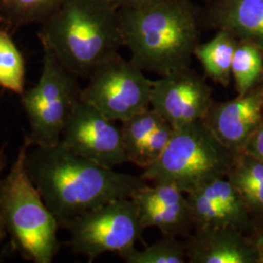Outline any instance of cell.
<instances>
[{"mask_svg": "<svg viewBox=\"0 0 263 263\" xmlns=\"http://www.w3.org/2000/svg\"><path fill=\"white\" fill-rule=\"evenodd\" d=\"M26 167L63 229L86 212L113 200L132 198L147 184L141 176L101 166L76 154L61 141L53 146L29 148Z\"/></svg>", "mask_w": 263, "mask_h": 263, "instance_id": "6da1fadb", "label": "cell"}, {"mask_svg": "<svg viewBox=\"0 0 263 263\" xmlns=\"http://www.w3.org/2000/svg\"><path fill=\"white\" fill-rule=\"evenodd\" d=\"M122 45L142 70L163 76L189 67L198 46L196 15L184 0H161L121 9Z\"/></svg>", "mask_w": 263, "mask_h": 263, "instance_id": "7a4b0ae2", "label": "cell"}, {"mask_svg": "<svg viewBox=\"0 0 263 263\" xmlns=\"http://www.w3.org/2000/svg\"><path fill=\"white\" fill-rule=\"evenodd\" d=\"M41 41L71 73L89 77L122 46L118 14L106 0H66Z\"/></svg>", "mask_w": 263, "mask_h": 263, "instance_id": "3957f363", "label": "cell"}, {"mask_svg": "<svg viewBox=\"0 0 263 263\" xmlns=\"http://www.w3.org/2000/svg\"><path fill=\"white\" fill-rule=\"evenodd\" d=\"M31 146L26 135L9 173L0 179V213L14 249L26 260L51 263L60 248V226L28 175L26 157Z\"/></svg>", "mask_w": 263, "mask_h": 263, "instance_id": "277c9868", "label": "cell"}, {"mask_svg": "<svg viewBox=\"0 0 263 263\" xmlns=\"http://www.w3.org/2000/svg\"><path fill=\"white\" fill-rule=\"evenodd\" d=\"M236 153L218 141L201 120L175 129L158 160L143 169L141 176L153 183H173L188 194L226 177Z\"/></svg>", "mask_w": 263, "mask_h": 263, "instance_id": "5b68a950", "label": "cell"}, {"mask_svg": "<svg viewBox=\"0 0 263 263\" xmlns=\"http://www.w3.org/2000/svg\"><path fill=\"white\" fill-rule=\"evenodd\" d=\"M42 42V41H41ZM43 68L37 84L22 95L32 145L53 146L60 142L66 119L80 99L76 76L64 66L46 43Z\"/></svg>", "mask_w": 263, "mask_h": 263, "instance_id": "8992f818", "label": "cell"}, {"mask_svg": "<svg viewBox=\"0 0 263 263\" xmlns=\"http://www.w3.org/2000/svg\"><path fill=\"white\" fill-rule=\"evenodd\" d=\"M74 254L93 262L106 253L120 254L135 248L143 230L139 208L132 198L113 200L76 217L67 226Z\"/></svg>", "mask_w": 263, "mask_h": 263, "instance_id": "52a82bcc", "label": "cell"}, {"mask_svg": "<svg viewBox=\"0 0 263 263\" xmlns=\"http://www.w3.org/2000/svg\"><path fill=\"white\" fill-rule=\"evenodd\" d=\"M80 98L113 121L124 122L151 106L153 81L131 60L118 54L105 60L88 77Z\"/></svg>", "mask_w": 263, "mask_h": 263, "instance_id": "ba28073f", "label": "cell"}, {"mask_svg": "<svg viewBox=\"0 0 263 263\" xmlns=\"http://www.w3.org/2000/svg\"><path fill=\"white\" fill-rule=\"evenodd\" d=\"M60 141L76 154L106 168L128 162L120 127L81 98L66 119Z\"/></svg>", "mask_w": 263, "mask_h": 263, "instance_id": "9c48e42d", "label": "cell"}, {"mask_svg": "<svg viewBox=\"0 0 263 263\" xmlns=\"http://www.w3.org/2000/svg\"><path fill=\"white\" fill-rule=\"evenodd\" d=\"M213 91L202 76L189 67L153 81L151 106L174 129L205 118L213 104Z\"/></svg>", "mask_w": 263, "mask_h": 263, "instance_id": "30bf717a", "label": "cell"}, {"mask_svg": "<svg viewBox=\"0 0 263 263\" xmlns=\"http://www.w3.org/2000/svg\"><path fill=\"white\" fill-rule=\"evenodd\" d=\"M263 120V91L211 105L204 123L229 151L240 152Z\"/></svg>", "mask_w": 263, "mask_h": 263, "instance_id": "8fae6325", "label": "cell"}, {"mask_svg": "<svg viewBox=\"0 0 263 263\" xmlns=\"http://www.w3.org/2000/svg\"><path fill=\"white\" fill-rule=\"evenodd\" d=\"M186 257L190 263L257 262L254 244L232 227L198 228L186 243Z\"/></svg>", "mask_w": 263, "mask_h": 263, "instance_id": "7c38bea8", "label": "cell"}, {"mask_svg": "<svg viewBox=\"0 0 263 263\" xmlns=\"http://www.w3.org/2000/svg\"><path fill=\"white\" fill-rule=\"evenodd\" d=\"M215 18L219 29L263 41V0H224Z\"/></svg>", "mask_w": 263, "mask_h": 263, "instance_id": "4fadbf2b", "label": "cell"}, {"mask_svg": "<svg viewBox=\"0 0 263 263\" xmlns=\"http://www.w3.org/2000/svg\"><path fill=\"white\" fill-rule=\"evenodd\" d=\"M237 47L234 35L219 29L215 37L204 44H198L194 56L205 69L207 76L218 84L227 87L230 83L231 66Z\"/></svg>", "mask_w": 263, "mask_h": 263, "instance_id": "5bb4252c", "label": "cell"}, {"mask_svg": "<svg viewBox=\"0 0 263 263\" xmlns=\"http://www.w3.org/2000/svg\"><path fill=\"white\" fill-rule=\"evenodd\" d=\"M226 178L244 199L248 208L263 209V163L252 155L240 151Z\"/></svg>", "mask_w": 263, "mask_h": 263, "instance_id": "9a60e30c", "label": "cell"}, {"mask_svg": "<svg viewBox=\"0 0 263 263\" xmlns=\"http://www.w3.org/2000/svg\"><path fill=\"white\" fill-rule=\"evenodd\" d=\"M141 226L157 228L164 236L177 237L185 234L193 226L189 202L160 208L139 209Z\"/></svg>", "mask_w": 263, "mask_h": 263, "instance_id": "2e32d148", "label": "cell"}, {"mask_svg": "<svg viewBox=\"0 0 263 263\" xmlns=\"http://www.w3.org/2000/svg\"><path fill=\"white\" fill-rule=\"evenodd\" d=\"M163 117L154 109L148 108L122 123L123 146L128 162L141 168V161L145 144L151 133Z\"/></svg>", "mask_w": 263, "mask_h": 263, "instance_id": "e0dca14e", "label": "cell"}, {"mask_svg": "<svg viewBox=\"0 0 263 263\" xmlns=\"http://www.w3.org/2000/svg\"><path fill=\"white\" fill-rule=\"evenodd\" d=\"M263 70L261 48L251 41L237 44L232 60L231 74L239 96L248 94L257 82Z\"/></svg>", "mask_w": 263, "mask_h": 263, "instance_id": "ac0fdd59", "label": "cell"}, {"mask_svg": "<svg viewBox=\"0 0 263 263\" xmlns=\"http://www.w3.org/2000/svg\"><path fill=\"white\" fill-rule=\"evenodd\" d=\"M25 61L9 35L0 29V87L15 94L25 92Z\"/></svg>", "mask_w": 263, "mask_h": 263, "instance_id": "d6986e66", "label": "cell"}, {"mask_svg": "<svg viewBox=\"0 0 263 263\" xmlns=\"http://www.w3.org/2000/svg\"><path fill=\"white\" fill-rule=\"evenodd\" d=\"M119 256L127 263H184L187 261L186 243L176 237L164 236L162 240L143 250L133 248Z\"/></svg>", "mask_w": 263, "mask_h": 263, "instance_id": "ffe728a7", "label": "cell"}, {"mask_svg": "<svg viewBox=\"0 0 263 263\" xmlns=\"http://www.w3.org/2000/svg\"><path fill=\"white\" fill-rule=\"evenodd\" d=\"M242 151L263 163V120L252 134Z\"/></svg>", "mask_w": 263, "mask_h": 263, "instance_id": "44dd1931", "label": "cell"}, {"mask_svg": "<svg viewBox=\"0 0 263 263\" xmlns=\"http://www.w3.org/2000/svg\"><path fill=\"white\" fill-rule=\"evenodd\" d=\"M58 0H10L11 4L21 12H38L53 5Z\"/></svg>", "mask_w": 263, "mask_h": 263, "instance_id": "7402d4cb", "label": "cell"}, {"mask_svg": "<svg viewBox=\"0 0 263 263\" xmlns=\"http://www.w3.org/2000/svg\"><path fill=\"white\" fill-rule=\"evenodd\" d=\"M109 4H111L113 7L116 9L117 7H120L121 9L126 8H134L151 4L161 0H106Z\"/></svg>", "mask_w": 263, "mask_h": 263, "instance_id": "603a6c76", "label": "cell"}, {"mask_svg": "<svg viewBox=\"0 0 263 263\" xmlns=\"http://www.w3.org/2000/svg\"><path fill=\"white\" fill-rule=\"evenodd\" d=\"M254 246L257 253V262L263 263V229L256 237Z\"/></svg>", "mask_w": 263, "mask_h": 263, "instance_id": "cb8c5ba5", "label": "cell"}, {"mask_svg": "<svg viewBox=\"0 0 263 263\" xmlns=\"http://www.w3.org/2000/svg\"><path fill=\"white\" fill-rule=\"evenodd\" d=\"M7 165V155H6V151L5 147H1L0 148V179H1V175L4 172L5 167Z\"/></svg>", "mask_w": 263, "mask_h": 263, "instance_id": "d4e9b609", "label": "cell"}, {"mask_svg": "<svg viewBox=\"0 0 263 263\" xmlns=\"http://www.w3.org/2000/svg\"><path fill=\"white\" fill-rule=\"evenodd\" d=\"M7 231H6V228H5V224H4V221H3V218L1 216V213H0V243L5 240V238L7 237Z\"/></svg>", "mask_w": 263, "mask_h": 263, "instance_id": "484cf974", "label": "cell"}]
</instances>
